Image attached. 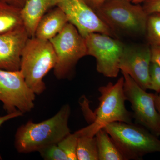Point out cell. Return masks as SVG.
Instances as JSON below:
<instances>
[{"label":"cell","mask_w":160,"mask_h":160,"mask_svg":"<svg viewBox=\"0 0 160 160\" xmlns=\"http://www.w3.org/2000/svg\"><path fill=\"white\" fill-rule=\"evenodd\" d=\"M155 106L157 110L160 115V93L159 94H156Z\"/></svg>","instance_id":"27"},{"label":"cell","mask_w":160,"mask_h":160,"mask_svg":"<svg viewBox=\"0 0 160 160\" xmlns=\"http://www.w3.org/2000/svg\"><path fill=\"white\" fill-rule=\"evenodd\" d=\"M97 144L98 160H125L122 154L104 128L95 136Z\"/></svg>","instance_id":"15"},{"label":"cell","mask_w":160,"mask_h":160,"mask_svg":"<svg viewBox=\"0 0 160 160\" xmlns=\"http://www.w3.org/2000/svg\"><path fill=\"white\" fill-rule=\"evenodd\" d=\"M69 22L66 15L61 8L56 6L43 16L38 24L34 37L49 41L62 30Z\"/></svg>","instance_id":"14"},{"label":"cell","mask_w":160,"mask_h":160,"mask_svg":"<svg viewBox=\"0 0 160 160\" xmlns=\"http://www.w3.org/2000/svg\"><path fill=\"white\" fill-rule=\"evenodd\" d=\"M56 62V55L50 41L35 37L28 39L21 56L20 70L36 95L46 90L43 78L54 69Z\"/></svg>","instance_id":"3"},{"label":"cell","mask_w":160,"mask_h":160,"mask_svg":"<svg viewBox=\"0 0 160 160\" xmlns=\"http://www.w3.org/2000/svg\"><path fill=\"white\" fill-rule=\"evenodd\" d=\"M57 6L62 10L69 22L76 28L84 38L93 32L114 36V32L84 0H58Z\"/></svg>","instance_id":"10"},{"label":"cell","mask_w":160,"mask_h":160,"mask_svg":"<svg viewBox=\"0 0 160 160\" xmlns=\"http://www.w3.org/2000/svg\"><path fill=\"white\" fill-rule=\"evenodd\" d=\"M29 38L24 26L0 34V69L20 70L22 52Z\"/></svg>","instance_id":"12"},{"label":"cell","mask_w":160,"mask_h":160,"mask_svg":"<svg viewBox=\"0 0 160 160\" xmlns=\"http://www.w3.org/2000/svg\"><path fill=\"white\" fill-rule=\"evenodd\" d=\"M78 135L77 156L78 160H98L95 137L76 131Z\"/></svg>","instance_id":"17"},{"label":"cell","mask_w":160,"mask_h":160,"mask_svg":"<svg viewBox=\"0 0 160 160\" xmlns=\"http://www.w3.org/2000/svg\"><path fill=\"white\" fill-rule=\"evenodd\" d=\"M38 152L45 160H68L65 152L60 148L58 144L47 146Z\"/></svg>","instance_id":"20"},{"label":"cell","mask_w":160,"mask_h":160,"mask_svg":"<svg viewBox=\"0 0 160 160\" xmlns=\"http://www.w3.org/2000/svg\"><path fill=\"white\" fill-rule=\"evenodd\" d=\"M56 55L54 73L58 79L69 77L78 61L87 55L85 38L78 29L68 22L58 34L49 40Z\"/></svg>","instance_id":"6"},{"label":"cell","mask_w":160,"mask_h":160,"mask_svg":"<svg viewBox=\"0 0 160 160\" xmlns=\"http://www.w3.org/2000/svg\"><path fill=\"white\" fill-rule=\"evenodd\" d=\"M2 157H1V155H0V160H2Z\"/></svg>","instance_id":"29"},{"label":"cell","mask_w":160,"mask_h":160,"mask_svg":"<svg viewBox=\"0 0 160 160\" xmlns=\"http://www.w3.org/2000/svg\"><path fill=\"white\" fill-rule=\"evenodd\" d=\"M142 6L147 14L160 12V0H145Z\"/></svg>","instance_id":"22"},{"label":"cell","mask_w":160,"mask_h":160,"mask_svg":"<svg viewBox=\"0 0 160 160\" xmlns=\"http://www.w3.org/2000/svg\"><path fill=\"white\" fill-rule=\"evenodd\" d=\"M124 82L123 76L114 84L109 82L106 86H100L99 105L93 112L92 122L78 130L80 133L93 137L109 123H132V112L127 110L125 105L127 100L124 93Z\"/></svg>","instance_id":"2"},{"label":"cell","mask_w":160,"mask_h":160,"mask_svg":"<svg viewBox=\"0 0 160 160\" xmlns=\"http://www.w3.org/2000/svg\"><path fill=\"white\" fill-rule=\"evenodd\" d=\"M146 34L150 46H160V12L148 15Z\"/></svg>","instance_id":"18"},{"label":"cell","mask_w":160,"mask_h":160,"mask_svg":"<svg viewBox=\"0 0 160 160\" xmlns=\"http://www.w3.org/2000/svg\"><path fill=\"white\" fill-rule=\"evenodd\" d=\"M21 9L0 3V34L24 26Z\"/></svg>","instance_id":"16"},{"label":"cell","mask_w":160,"mask_h":160,"mask_svg":"<svg viewBox=\"0 0 160 160\" xmlns=\"http://www.w3.org/2000/svg\"><path fill=\"white\" fill-rule=\"evenodd\" d=\"M78 135L77 132L71 133L67 135L58 145L65 153L68 160H77V148Z\"/></svg>","instance_id":"19"},{"label":"cell","mask_w":160,"mask_h":160,"mask_svg":"<svg viewBox=\"0 0 160 160\" xmlns=\"http://www.w3.org/2000/svg\"><path fill=\"white\" fill-rule=\"evenodd\" d=\"M150 89L160 93V67L157 63L151 62L149 68Z\"/></svg>","instance_id":"21"},{"label":"cell","mask_w":160,"mask_h":160,"mask_svg":"<svg viewBox=\"0 0 160 160\" xmlns=\"http://www.w3.org/2000/svg\"><path fill=\"white\" fill-rule=\"evenodd\" d=\"M94 11L113 32L146 33L148 15L139 4L130 0H107Z\"/></svg>","instance_id":"5"},{"label":"cell","mask_w":160,"mask_h":160,"mask_svg":"<svg viewBox=\"0 0 160 160\" xmlns=\"http://www.w3.org/2000/svg\"><path fill=\"white\" fill-rule=\"evenodd\" d=\"M85 40L87 55L96 59L98 72L106 77H117L125 45L112 37L98 32L88 35Z\"/></svg>","instance_id":"9"},{"label":"cell","mask_w":160,"mask_h":160,"mask_svg":"<svg viewBox=\"0 0 160 160\" xmlns=\"http://www.w3.org/2000/svg\"><path fill=\"white\" fill-rule=\"evenodd\" d=\"M122 73L124 78V93L126 100L131 104L135 124L160 137V115L156 108V94L147 92L129 75Z\"/></svg>","instance_id":"7"},{"label":"cell","mask_w":160,"mask_h":160,"mask_svg":"<svg viewBox=\"0 0 160 160\" xmlns=\"http://www.w3.org/2000/svg\"><path fill=\"white\" fill-rule=\"evenodd\" d=\"M130 1L134 4H138L144 2L145 0H130Z\"/></svg>","instance_id":"28"},{"label":"cell","mask_w":160,"mask_h":160,"mask_svg":"<svg viewBox=\"0 0 160 160\" xmlns=\"http://www.w3.org/2000/svg\"><path fill=\"white\" fill-rule=\"evenodd\" d=\"M151 63L150 45H125L119 67L122 72L129 75L142 89L146 90L150 89Z\"/></svg>","instance_id":"11"},{"label":"cell","mask_w":160,"mask_h":160,"mask_svg":"<svg viewBox=\"0 0 160 160\" xmlns=\"http://www.w3.org/2000/svg\"><path fill=\"white\" fill-rule=\"evenodd\" d=\"M27 0H0V3H5L22 9Z\"/></svg>","instance_id":"25"},{"label":"cell","mask_w":160,"mask_h":160,"mask_svg":"<svg viewBox=\"0 0 160 160\" xmlns=\"http://www.w3.org/2000/svg\"><path fill=\"white\" fill-rule=\"evenodd\" d=\"M36 94L26 84L22 72L0 69V101L7 113L23 114L34 108Z\"/></svg>","instance_id":"8"},{"label":"cell","mask_w":160,"mask_h":160,"mask_svg":"<svg viewBox=\"0 0 160 160\" xmlns=\"http://www.w3.org/2000/svg\"><path fill=\"white\" fill-rule=\"evenodd\" d=\"M84 1L94 10L107 0H84Z\"/></svg>","instance_id":"26"},{"label":"cell","mask_w":160,"mask_h":160,"mask_svg":"<svg viewBox=\"0 0 160 160\" xmlns=\"http://www.w3.org/2000/svg\"><path fill=\"white\" fill-rule=\"evenodd\" d=\"M151 62L157 63L160 67V46H150Z\"/></svg>","instance_id":"23"},{"label":"cell","mask_w":160,"mask_h":160,"mask_svg":"<svg viewBox=\"0 0 160 160\" xmlns=\"http://www.w3.org/2000/svg\"><path fill=\"white\" fill-rule=\"evenodd\" d=\"M23 115L22 112L19 110L12 112V113H7L6 115L0 117V127L7 121L14 118L22 116Z\"/></svg>","instance_id":"24"},{"label":"cell","mask_w":160,"mask_h":160,"mask_svg":"<svg viewBox=\"0 0 160 160\" xmlns=\"http://www.w3.org/2000/svg\"><path fill=\"white\" fill-rule=\"evenodd\" d=\"M58 0H27L21 9L24 26L29 37H34L40 20L52 7L57 6Z\"/></svg>","instance_id":"13"},{"label":"cell","mask_w":160,"mask_h":160,"mask_svg":"<svg viewBox=\"0 0 160 160\" xmlns=\"http://www.w3.org/2000/svg\"><path fill=\"white\" fill-rule=\"evenodd\" d=\"M70 114L71 108L66 104L50 118L38 123L29 120L16 132V149L20 153H27L58 144L71 133L69 126Z\"/></svg>","instance_id":"1"},{"label":"cell","mask_w":160,"mask_h":160,"mask_svg":"<svg viewBox=\"0 0 160 160\" xmlns=\"http://www.w3.org/2000/svg\"><path fill=\"white\" fill-rule=\"evenodd\" d=\"M104 129L125 160H141L148 153L160 152V140L142 126L114 122L107 124Z\"/></svg>","instance_id":"4"}]
</instances>
